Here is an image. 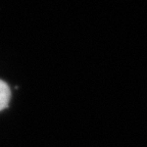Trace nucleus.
I'll return each instance as SVG.
<instances>
[{
    "instance_id": "f257e3e1",
    "label": "nucleus",
    "mask_w": 147,
    "mask_h": 147,
    "mask_svg": "<svg viewBox=\"0 0 147 147\" xmlns=\"http://www.w3.org/2000/svg\"><path fill=\"white\" fill-rule=\"evenodd\" d=\"M10 97H11V92L8 85L4 81L0 80V111L8 106Z\"/></svg>"
}]
</instances>
